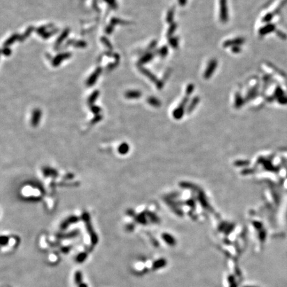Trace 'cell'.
<instances>
[{"label":"cell","mask_w":287,"mask_h":287,"mask_svg":"<svg viewBox=\"0 0 287 287\" xmlns=\"http://www.w3.org/2000/svg\"><path fill=\"white\" fill-rule=\"evenodd\" d=\"M74 280L75 284L77 285H79V284L83 282V274L80 271H77L75 273Z\"/></svg>","instance_id":"cell-1"},{"label":"cell","mask_w":287,"mask_h":287,"mask_svg":"<svg viewBox=\"0 0 287 287\" xmlns=\"http://www.w3.org/2000/svg\"><path fill=\"white\" fill-rule=\"evenodd\" d=\"M87 253H81L77 255L76 257V261L79 263H82L85 261V260L87 258Z\"/></svg>","instance_id":"cell-2"},{"label":"cell","mask_w":287,"mask_h":287,"mask_svg":"<svg viewBox=\"0 0 287 287\" xmlns=\"http://www.w3.org/2000/svg\"><path fill=\"white\" fill-rule=\"evenodd\" d=\"M9 238L7 236H2L1 237V246L7 245L9 242Z\"/></svg>","instance_id":"cell-3"},{"label":"cell","mask_w":287,"mask_h":287,"mask_svg":"<svg viewBox=\"0 0 287 287\" xmlns=\"http://www.w3.org/2000/svg\"><path fill=\"white\" fill-rule=\"evenodd\" d=\"M61 251L63 253H67L70 251V247H63L61 249Z\"/></svg>","instance_id":"cell-4"},{"label":"cell","mask_w":287,"mask_h":287,"mask_svg":"<svg viewBox=\"0 0 287 287\" xmlns=\"http://www.w3.org/2000/svg\"><path fill=\"white\" fill-rule=\"evenodd\" d=\"M78 287H89L87 285V284H86L85 283V282H82V283H81L79 285H78Z\"/></svg>","instance_id":"cell-5"}]
</instances>
